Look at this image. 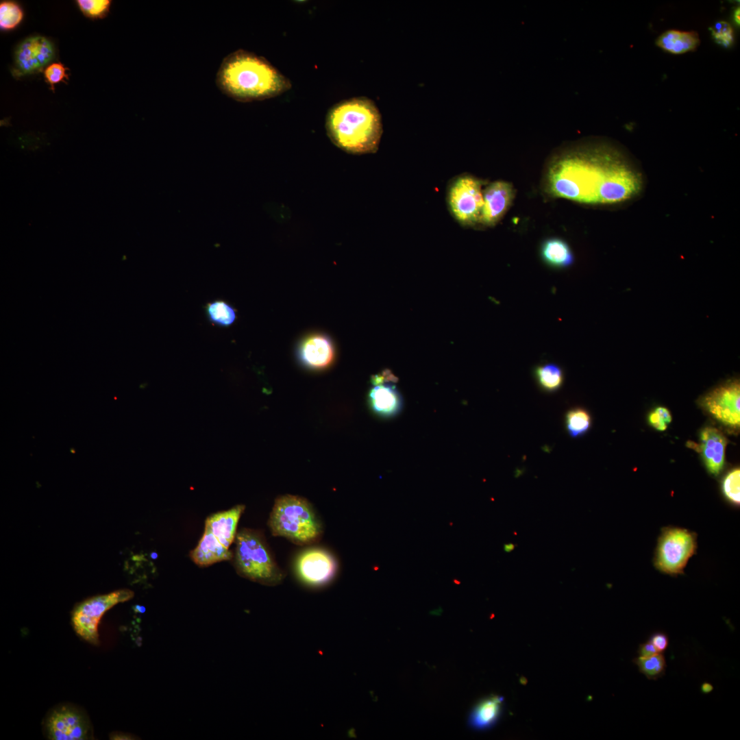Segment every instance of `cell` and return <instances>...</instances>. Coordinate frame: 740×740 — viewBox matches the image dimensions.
<instances>
[{
  "label": "cell",
  "instance_id": "obj_1",
  "mask_svg": "<svg viewBox=\"0 0 740 740\" xmlns=\"http://www.w3.org/2000/svg\"><path fill=\"white\" fill-rule=\"evenodd\" d=\"M550 195L589 205L629 201L643 187L641 172L628 155L608 140L587 139L558 149L544 177Z\"/></svg>",
  "mask_w": 740,
  "mask_h": 740
},
{
  "label": "cell",
  "instance_id": "obj_2",
  "mask_svg": "<svg viewBox=\"0 0 740 740\" xmlns=\"http://www.w3.org/2000/svg\"><path fill=\"white\" fill-rule=\"evenodd\" d=\"M216 82L222 92L242 102L272 98L292 86L291 81L269 61L243 49L223 59Z\"/></svg>",
  "mask_w": 740,
  "mask_h": 740
},
{
  "label": "cell",
  "instance_id": "obj_3",
  "mask_svg": "<svg viewBox=\"0 0 740 740\" xmlns=\"http://www.w3.org/2000/svg\"><path fill=\"white\" fill-rule=\"evenodd\" d=\"M325 128L336 146L353 154L376 152L383 132L378 108L364 97L334 105L327 114Z\"/></svg>",
  "mask_w": 740,
  "mask_h": 740
},
{
  "label": "cell",
  "instance_id": "obj_4",
  "mask_svg": "<svg viewBox=\"0 0 740 740\" xmlns=\"http://www.w3.org/2000/svg\"><path fill=\"white\" fill-rule=\"evenodd\" d=\"M268 525L271 534L299 545L317 542L323 527L311 504L297 495H284L274 502Z\"/></svg>",
  "mask_w": 740,
  "mask_h": 740
},
{
  "label": "cell",
  "instance_id": "obj_5",
  "mask_svg": "<svg viewBox=\"0 0 740 740\" xmlns=\"http://www.w3.org/2000/svg\"><path fill=\"white\" fill-rule=\"evenodd\" d=\"M235 565L240 575L262 584L277 585L286 576L273 558L262 534L252 529L243 528L236 534Z\"/></svg>",
  "mask_w": 740,
  "mask_h": 740
},
{
  "label": "cell",
  "instance_id": "obj_6",
  "mask_svg": "<svg viewBox=\"0 0 740 740\" xmlns=\"http://www.w3.org/2000/svg\"><path fill=\"white\" fill-rule=\"evenodd\" d=\"M696 549L695 533L685 528L666 527L662 530L658 540L654 566L666 574H682Z\"/></svg>",
  "mask_w": 740,
  "mask_h": 740
},
{
  "label": "cell",
  "instance_id": "obj_7",
  "mask_svg": "<svg viewBox=\"0 0 740 740\" xmlns=\"http://www.w3.org/2000/svg\"><path fill=\"white\" fill-rule=\"evenodd\" d=\"M133 596V591L120 589L108 594L94 596L79 603L73 609L71 616L75 633L86 642L98 645V625L103 614L116 604L127 601Z\"/></svg>",
  "mask_w": 740,
  "mask_h": 740
},
{
  "label": "cell",
  "instance_id": "obj_8",
  "mask_svg": "<svg viewBox=\"0 0 740 740\" xmlns=\"http://www.w3.org/2000/svg\"><path fill=\"white\" fill-rule=\"evenodd\" d=\"M43 726L46 737L51 740H85L93 737L88 716L71 704H59L50 710Z\"/></svg>",
  "mask_w": 740,
  "mask_h": 740
},
{
  "label": "cell",
  "instance_id": "obj_9",
  "mask_svg": "<svg viewBox=\"0 0 740 740\" xmlns=\"http://www.w3.org/2000/svg\"><path fill=\"white\" fill-rule=\"evenodd\" d=\"M482 182L479 179L463 175L456 178L447 193V202L454 218L462 225L479 223L483 206Z\"/></svg>",
  "mask_w": 740,
  "mask_h": 740
},
{
  "label": "cell",
  "instance_id": "obj_10",
  "mask_svg": "<svg viewBox=\"0 0 740 740\" xmlns=\"http://www.w3.org/2000/svg\"><path fill=\"white\" fill-rule=\"evenodd\" d=\"M337 568V561L333 554L318 547L301 551L295 561V571L298 578L312 587L329 583L334 578Z\"/></svg>",
  "mask_w": 740,
  "mask_h": 740
},
{
  "label": "cell",
  "instance_id": "obj_11",
  "mask_svg": "<svg viewBox=\"0 0 740 740\" xmlns=\"http://www.w3.org/2000/svg\"><path fill=\"white\" fill-rule=\"evenodd\" d=\"M710 414L726 426L739 428L740 387L738 381L727 383L711 392L704 400Z\"/></svg>",
  "mask_w": 740,
  "mask_h": 740
},
{
  "label": "cell",
  "instance_id": "obj_12",
  "mask_svg": "<svg viewBox=\"0 0 740 740\" xmlns=\"http://www.w3.org/2000/svg\"><path fill=\"white\" fill-rule=\"evenodd\" d=\"M55 55L52 43L42 36L27 38L15 53L16 75H22L40 71Z\"/></svg>",
  "mask_w": 740,
  "mask_h": 740
},
{
  "label": "cell",
  "instance_id": "obj_13",
  "mask_svg": "<svg viewBox=\"0 0 740 740\" xmlns=\"http://www.w3.org/2000/svg\"><path fill=\"white\" fill-rule=\"evenodd\" d=\"M515 196L513 185L505 181H495L483 190V206L479 223L485 226L497 223L510 206Z\"/></svg>",
  "mask_w": 740,
  "mask_h": 740
},
{
  "label": "cell",
  "instance_id": "obj_14",
  "mask_svg": "<svg viewBox=\"0 0 740 740\" xmlns=\"http://www.w3.org/2000/svg\"><path fill=\"white\" fill-rule=\"evenodd\" d=\"M298 356L306 366L313 369L328 367L333 360L334 349L331 339L322 334H311L300 343Z\"/></svg>",
  "mask_w": 740,
  "mask_h": 740
},
{
  "label": "cell",
  "instance_id": "obj_15",
  "mask_svg": "<svg viewBox=\"0 0 740 740\" xmlns=\"http://www.w3.org/2000/svg\"><path fill=\"white\" fill-rule=\"evenodd\" d=\"M700 440L701 445L698 451L702 453L708 471L717 476L724 466L726 439L717 429L707 427L701 432Z\"/></svg>",
  "mask_w": 740,
  "mask_h": 740
},
{
  "label": "cell",
  "instance_id": "obj_16",
  "mask_svg": "<svg viewBox=\"0 0 740 740\" xmlns=\"http://www.w3.org/2000/svg\"><path fill=\"white\" fill-rule=\"evenodd\" d=\"M244 505H236L232 508L219 512L208 517L206 525L225 547L229 548L236 536L239 519L244 511Z\"/></svg>",
  "mask_w": 740,
  "mask_h": 740
},
{
  "label": "cell",
  "instance_id": "obj_17",
  "mask_svg": "<svg viewBox=\"0 0 740 740\" xmlns=\"http://www.w3.org/2000/svg\"><path fill=\"white\" fill-rule=\"evenodd\" d=\"M193 561L199 566H208L217 562L228 560L232 553L222 545L208 526L197 547L190 552Z\"/></svg>",
  "mask_w": 740,
  "mask_h": 740
},
{
  "label": "cell",
  "instance_id": "obj_18",
  "mask_svg": "<svg viewBox=\"0 0 740 740\" xmlns=\"http://www.w3.org/2000/svg\"><path fill=\"white\" fill-rule=\"evenodd\" d=\"M372 410L382 417L397 415L403 406L402 397L394 383H384L374 386L369 393Z\"/></svg>",
  "mask_w": 740,
  "mask_h": 740
},
{
  "label": "cell",
  "instance_id": "obj_19",
  "mask_svg": "<svg viewBox=\"0 0 740 740\" xmlns=\"http://www.w3.org/2000/svg\"><path fill=\"white\" fill-rule=\"evenodd\" d=\"M503 698L490 696L480 701L469 716V726L476 730H486L499 719L503 706Z\"/></svg>",
  "mask_w": 740,
  "mask_h": 740
},
{
  "label": "cell",
  "instance_id": "obj_20",
  "mask_svg": "<svg viewBox=\"0 0 740 740\" xmlns=\"http://www.w3.org/2000/svg\"><path fill=\"white\" fill-rule=\"evenodd\" d=\"M700 42L699 35L696 32L677 29L665 32L656 40V45L658 47L673 54H682L695 51Z\"/></svg>",
  "mask_w": 740,
  "mask_h": 740
},
{
  "label": "cell",
  "instance_id": "obj_21",
  "mask_svg": "<svg viewBox=\"0 0 740 740\" xmlns=\"http://www.w3.org/2000/svg\"><path fill=\"white\" fill-rule=\"evenodd\" d=\"M540 256L547 265L554 269L569 267L574 261L573 252L568 243L556 237L548 238L542 242Z\"/></svg>",
  "mask_w": 740,
  "mask_h": 740
},
{
  "label": "cell",
  "instance_id": "obj_22",
  "mask_svg": "<svg viewBox=\"0 0 740 740\" xmlns=\"http://www.w3.org/2000/svg\"><path fill=\"white\" fill-rule=\"evenodd\" d=\"M205 312L209 322L221 328L232 325L236 319L234 308L223 299L212 301L205 306Z\"/></svg>",
  "mask_w": 740,
  "mask_h": 740
},
{
  "label": "cell",
  "instance_id": "obj_23",
  "mask_svg": "<svg viewBox=\"0 0 740 740\" xmlns=\"http://www.w3.org/2000/svg\"><path fill=\"white\" fill-rule=\"evenodd\" d=\"M534 375L539 386L548 392L559 389L564 380L562 369L555 363L536 366L534 369Z\"/></svg>",
  "mask_w": 740,
  "mask_h": 740
},
{
  "label": "cell",
  "instance_id": "obj_24",
  "mask_svg": "<svg viewBox=\"0 0 740 740\" xmlns=\"http://www.w3.org/2000/svg\"><path fill=\"white\" fill-rule=\"evenodd\" d=\"M633 663L648 679L656 680L665 675L666 661L661 652L650 657L638 656L633 659Z\"/></svg>",
  "mask_w": 740,
  "mask_h": 740
},
{
  "label": "cell",
  "instance_id": "obj_25",
  "mask_svg": "<svg viewBox=\"0 0 740 740\" xmlns=\"http://www.w3.org/2000/svg\"><path fill=\"white\" fill-rule=\"evenodd\" d=\"M591 425L589 413L584 409L576 408L569 410L566 414V428L569 434L578 437L584 434Z\"/></svg>",
  "mask_w": 740,
  "mask_h": 740
},
{
  "label": "cell",
  "instance_id": "obj_26",
  "mask_svg": "<svg viewBox=\"0 0 740 740\" xmlns=\"http://www.w3.org/2000/svg\"><path fill=\"white\" fill-rule=\"evenodd\" d=\"M23 18L20 6L13 1H3L0 4V27L8 30L17 26Z\"/></svg>",
  "mask_w": 740,
  "mask_h": 740
},
{
  "label": "cell",
  "instance_id": "obj_27",
  "mask_svg": "<svg viewBox=\"0 0 740 740\" xmlns=\"http://www.w3.org/2000/svg\"><path fill=\"white\" fill-rule=\"evenodd\" d=\"M740 470L739 468L729 471L724 477L722 489L726 498L734 505L740 502Z\"/></svg>",
  "mask_w": 740,
  "mask_h": 740
},
{
  "label": "cell",
  "instance_id": "obj_28",
  "mask_svg": "<svg viewBox=\"0 0 740 740\" xmlns=\"http://www.w3.org/2000/svg\"><path fill=\"white\" fill-rule=\"evenodd\" d=\"M715 42L722 47L728 48L735 42V33L732 25L727 21H720L710 28Z\"/></svg>",
  "mask_w": 740,
  "mask_h": 740
},
{
  "label": "cell",
  "instance_id": "obj_29",
  "mask_svg": "<svg viewBox=\"0 0 740 740\" xmlns=\"http://www.w3.org/2000/svg\"><path fill=\"white\" fill-rule=\"evenodd\" d=\"M111 1L109 0H78L77 3L84 14L91 18H100L106 15Z\"/></svg>",
  "mask_w": 740,
  "mask_h": 740
},
{
  "label": "cell",
  "instance_id": "obj_30",
  "mask_svg": "<svg viewBox=\"0 0 740 740\" xmlns=\"http://www.w3.org/2000/svg\"><path fill=\"white\" fill-rule=\"evenodd\" d=\"M66 68L61 63H53L49 65L45 70L44 75L47 83L54 90V85L68 79L66 73Z\"/></svg>",
  "mask_w": 740,
  "mask_h": 740
},
{
  "label": "cell",
  "instance_id": "obj_31",
  "mask_svg": "<svg viewBox=\"0 0 740 740\" xmlns=\"http://www.w3.org/2000/svg\"><path fill=\"white\" fill-rule=\"evenodd\" d=\"M656 648L658 652H664L669 644V639L665 632H656L653 633L648 639Z\"/></svg>",
  "mask_w": 740,
  "mask_h": 740
},
{
  "label": "cell",
  "instance_id": "obj_32",
  "mask_svg": "<svg viewBox=\"0 0 740 740\" xmlns=\"http://www.w3.org/2000/svg\"><path fill=\"white\" fill-rule=\"evenodd\" d=\"M397 381V378L388 369H385L382 373L374 375L371 378V382L373 385L395 383Z\"/></svg>",
  "mask_w": 740,
  "mask_h": 740
},
{
  "label": "cell",
  "instance_id": "obj_33",
  "mask_svg": "<svg viewBox=\"0 0 740 740\" xmlns=\"http://www.w3.org/2000/svg\"><path fill=\"white\" fill-rule=\"evenodd\" d=\"M637 652L640 657H650L658 653L649 640L639 645Z\"/></svg>",
  "mask_w": 740,
  "mask_h": 740
},
{
  "label": "cell",
  "instance_id": "obj_34",
  "mask_svg": "<svg viewBox=\"0 0 740 740\" xmlns=\"http://www.w3.org/2000/svg\"><path fill=\"white\" fill-rule=\"evenodd\" d=\"M649 422L651 426L658 430L663 431L667 428V423L655 410L650 414Z\"/></svg>",
  "mask_w": 740,
  "mask_h": 740
},
{
  "label": "cell",
  "instance_id": "obj_35",
  "mask_svg": "<svg viewBox=\"0 0 740 740\" xmlns=\"http://www.w3.org/2000/svg\"><path fill=\"white\" fill-rule=\"evenodd\" d=\"M110 739L112 740H131L137 739L136 737L130 733L123 732H113L110 735Z\"/></svg>",
  "mask_w": 740,
  "mask_h": 740
},
{
  "label": "cell",
  "instance_id": "obj_36",
  "mask_svg": "<svg viewBox=\"0 0 740 740\" xmlns=\"http://www.w3.org/2000/svg\"><path fill=\"white\" fill-rule=\"evenodd\" d=\"M655 411L659 415V416L663 419L666 423H669L671 421V416L669 410L663 407H658Z\"/></svg>",
  "mask_w": 740,
  "mask_h": 740
},
{
  "label": "cell",
  "instance_id": "obj_37",
  "mask_svg": "<svg viewBox=\"0 0 740 740\" xmlns=\"http://www.w3.org/2000/svg\"><path fill=\"white\" fill-rule=\"evenodd\" d=\"M713 689L714 687L712 684L708 682H704L701 685V691L702 693L704 694L710 693L713 690Z\"/></svg>",
  "mask_w": 740,
  "mask_h": 740
},
{
  "label": "cell",
  "instance_id": "obj_38",
  "mask_svg": "<svg viewBox=\"0 0 740 740\" xmlns=\"http://www.w3.org/2000/svg\"><path fill=\"white\" fill-rule=\"evenodd\" d=\"M739 7L735 8L732 11V20L737 26H739Z\"/></svg>",
  "mask_w": 740,
  "mask_h": 740
},
{
  "label": "cell",
  "instance_id": "obj_39",
  "mask_svg": "<svg viewBox=\"0 0 740 740\" xmlns=\"http://www.w3.org/2000/svg\"><path fill=\"white\" fill-rule=\"evenodd\" d=\"M515 547V545L513 543H506L504 545V550L506 552H512Z\"/></svg>",
  "mask_w": 740,
  "mask_h": 740
}]
</instances>
